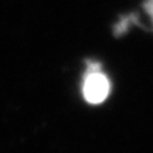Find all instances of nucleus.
I'll use <instances>...</instances> for the list:
<instances>
[{
    "label": "nucleus",
    "mask_w": 153,
    "mask_h": 153,
    "mask_svg": "<svg viewBox=\"0 0 153 153\" xmlns=\"http://www.w3.org/2000/svg\"><path fill=\"white\" fill-rule=\"evenodd\" d=\"M145 9H146V11L149 13V16H150L153 22V0H146L145 1Z\"/></svg>",
    "instance_id": "f03ea898"
},
{
    "label": "nucleus",
    "mask_w": 153,
    "mask_h": 153,
    "mask_svg": "<svg viewBox=\"0 0 153 153\" xmlns=\"http://www.w3.org/2000/svg\"><path fill=\"white\" fill-rule=\"evenodd\" d=\"M111 91L109 79L106 78L98 62L88 64L82 82V95L88 104H101L108 98Z\"/></svg>",
    "instance_id": "f257e3e1"
}]
</instances>
